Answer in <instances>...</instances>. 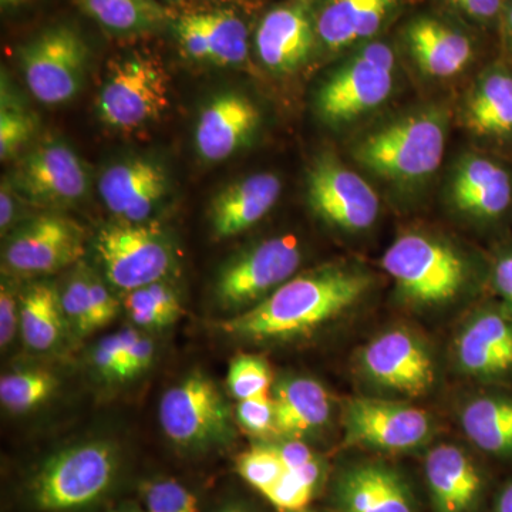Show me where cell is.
I'll return each instance as SVG.
<instances>
[{
    "instance_id": "cell-7",
    "label": "cell",
    "mask_w": 512,
    "mask_h": 512,
    "mask_svg": "<svg viewBox=\"0 0 512 512\" xmlns=\"http://www.w3.org/2000/svg\"><path fill=\"white\" fill-rule=\"evenodd\" d=\"M161 429L175 446L202 450L232 436L228 403L210 377L195 373L164 393L160 402Z\"/></svg>"
},
{
    "instance_id": "cell-53",
    "label": "cell",
    "mask_w": 512,
    "mask_h": 512,
    "mask_svg": "<svg viewBox=\"0 0 512 512\" xmlns=\"http://www.w3.org/2000/svg\"><path fill=\"white\" fill-rule=\"evenodd\" d=\"M220 512H247V511L241 510V508H238V507H228V508H224V510H221Z\"/></svg>"
},
{
    "instance_id": "cell-52",
    "label": "cell",
    "mask_w": 512,
    "mask_h": 512,
    "mask_svg": "<svg viewBox=\"0 0 512 512\" xmlns=\"http://www.w3.org/2000/svg\"><path fill=\"white\" fill-rule=\"evenodd\" d=\"M25 2H28V0H0L3 8H13V6H19Z\"/></svg>"
},
{
    "instance_id": "cell-42",
    "label": "cell",
    "mask_w": 512,
    "mask_h": 512,
    "mask_svg": "<svg viewBox=\"0 0 512 512\" xmlns=\"http://www.w3.org/2000/svg\"><path fill=\"white\" fill-rule=\"evenodd\" d=\"M124 308L136 325L141 328H165L170 326V319L165 316L148 286L126 292Z\"/></svg>"
},
{
    "instance_id": "cell-41",
    "label": "cell",
    "mask_w": 512,
    "mask_h": 512,
    "mask_svg": "<svg viewBox=\"0 0 512 512\" xmlns=\"http://www.w3.org/2000/svg\"><path fill=\"white\" fill-rule=\"evenodd\" d=\"M239 426L255 436L275 433V404L271 393L241 400L237 406Z\"/></svg>"
},
{
    "instance_id": "cell-32",
    "label": "cell",
    "mask_w": 512,
    "mask_h": 512,
    "mask_svg": "<svg viewBox=\"0 0 512 512\" xmlns=\"http://www.w3.org/2000/svg\"><path fill=\"white\" fill-rule=\"evenodd\" d=\"M57 384L56 376L43 369L9 373L0 379V402L9 412H30L56 392Z\"/></svg>"
},
{
    "instance_id": "cell-30",
    "label": "cell",
    "mask_w": 512,
    "mask_h": 512,
    "mask_svg": "<svg viewBox=\"0 0 512 512\" xmlns=\"http://www.w3.org/2000/svg\"><path fill=\"white\" fill-rule=\"evenodd\" d=\"M84 13L117 35H136L160 28L167 13L157 0H77Z\"/></svg>"
},
{
    "instance_id": "cell-36",
    "label": "cell",
    "mask_w": 512,
    "mask_h": 512,
    "mask_svg": "<svg viewBox=\"0 0 512 512\" xmlns=\"http://www.w3.org/2000/svg\"><path fill=\"white\" fill-rule=\"evenodd\" d=\"M64 316L80 336L94 332L92 323V303H90V274L79 272L67 282L60 293Z\"/></svg>"
},
{
    "instance_id": "cell-22",
    "label": "cell",
    "mask_w": 512,
    "mask_h": 512,
    "mask_svg": "<svg viewBox=\"0 0 512 512\" xmlns=\"http://www.w3.org/2000/svg\"><path fill=\"white\" fill-rule=\"evenodd\" d=\"M471 133L497 144H512V63L495 60L478 74L464 107Z\"/></svg>"
},
{
    "instance_id": "cell-26",
    "label": "cell",
    "mask_w": 512,
    "mask_h": 512,
    "mask_svg": "<svg viewBox=\"0 0 512 512\" xmlns=\"http://www.w3.org/2000/svg\"><path fill=\"white\" fill-rule=\"evenodd\" d=\"M275 434L301 440L328 423L332 406L325 387L309 377H291L276 384Z\"/></svg>"
},
{
    "instance_id": "cell-54",
    "label": "cell",
    "mask_w": 512,
    "mask_h": 512,
    "mask_svg": "<svg viewBox=\"0 0 512 512\" xmlns=\"http://www.w3.org/2000/svg\"><path fill=\"white\" fill-rule=\"evenodd\" d=\"M116 512H141V511L136 510V508H124V510H119Z\"/></svg>"
},
{
    "instance_id": "cell-39",
    "label": "cell",
    "mask_w": 512,
    "mask_h": 512,
    "mask_svg": "<svg viewBox=\"0 0 512 512\" xmlns=\"http://www.w3.org/2000/svg\"><path fill=\"white\" fill-rule=\"evenodd\" d=\"M437 2L468 25L485 30H498L507 0H437Z\"/></svg>"
},
{
    "instance_id": "cell-55",
    "label": "cell",
    "mask_w": 512,
    "mask_h": 512,
    "mask_svg": "<svg viewBox=\"0 0 512 512\" xmlns=\"http://www.w3.org/2000/svg\"><path fill=\"white\" fill-rule=\"evenodd\" d=\"M296 512H312V511L302 510V511H296Z\"/></svg>"
},
{
    "instance_id": "cell-40",
    "label": "cell",
    "mask_w": 512,
    "mask_h": 512,
    "mask_svg": "<svg viewBox=\"0 0 512 512\" xmlns=\"http://www.w3.org/2000/svg\"><path fill=\"white\" fill-rule=\"evenodd\" d=\"M315 491V488L306 484L295 471L285 470L284 476L265 494V497L279 511L296 512L306 510Z\"/></svg>"
},
{
    "instance_id": "cell-37",
    "label": "cell",
    "mask_w": 512,
    "mask_h": 512,
    "mask_svg": "<svg viewBox=\"0 0 512 512\" xmlns=\"http://www.w3.org/2000/svg\"><path fill=\"white\" fill-rule=\"evenodd\" d=\"M143 494L146 512H198L195 495L174 480L151 481Z\"/></svg>"
},
{
    "instance_id": "cell-8",
    "label": "cell",
    "mask_w": 512,
    "mask_h": 512,
    "mask_svg": "<svg viewBox=\"0 0 512 512\" xmlns=\"http://www.w3.org/2000/svg\"><path fill=\"white\" fill-rule=\"evenodd\" d=\"M89 49L72 26L43 30L19 50L26 86L37 101L59 106L72 100L83 86Z\"/></svg>"
},
{
    "instance_id": "cell-14",
    "label": "cell",
    "mask_w": 512,
    "mask_h": 512,
    "mask_svg": "<svg viewBox=\"0 0 512 512\" xmlns=\"http://www.w3.org/2000/svg\"><path fill=\"white\" fill-rule=\"evenodd\" d=\"M318 0H285L265 13L255 33L259 60L271 72H295L308 62L318 42Z\"/></svg>"
},
{
    "instance_id": "cell-56",
    "label": "cell",
    "mask_w": 512,
    "mask_h": 512,
    "mask_svg": "<svg viewBox=\"0 0 512 512\" xmlns=\"http://www.w3.org/2000/svg\"><path fill=\"white\" fill-rule=\"evenodd\" d=\"M313 512V511H312Z\"/></svg>"
},
{
    "instance_id": "cell-28",
    "label": "cell",
    "mask_w": 512,
    "mask_h": 512,
    "mask_svg": "<svg viewBox=\"0 0 512 512\" xmlns=\"http://www.w3.org/2000/svg\"><path fill=\"white\" fill-rule=\"evenodd\" d=\"M62 299L55 286L39 282L20 296V333L28 348L46 352L55 348L64 332Z\"/></svg>"
},
{
    "instance_id": "cell-15",
    "label": "cell",
    "mask_w": 512,
    "mask_h": 512,
    "mask_svg": "<svg viewBox=\"0 0 512 512\" xmlns=\"http://www.w3.org/2000/svg\"><path fill=\"white\" fill-rule=\"evenodd\" d=\"M362 367L373 382L407 396H421L434 383L429 352L406 330H389L373 339L363 349Z\"/></svg>"
},
{
    "instance_id": "cell-44",
    "label": "cell",
    "mask_w": 512,
    "mask_h": 512,
    "mask_svg": "<svg viewBox=\"0 0 512 512\" xmlns=\"http://www.w3.org/2000/svg\"><path fill=\"white\" fill-rule=\"evenodd\" d=\"M90 303H92L93 330L109 325L116 318L119 302L99 278L90 274Z\"/></svg>"
},
{
    "instance_id": "cell-34",
    "label": "cell",
    "mask_w": 512,
    "mask_h": 512,
    "mask_svg": "<svg viewBox=\"0 0 512 512\" xmlns=\"http://www.w3.org/2000/svg\"><path fill=\"white\" fill-rule=\"evenodd\" d=\"M285 470L284 463L271 444L249 448L237 460L239 476L264 495L281 480Z\"/></svg>"
},
{
    "instance_id": "cell-24",
    "label": "cell",
    "mask_w": 512,
    "mask_h": 512,
    "mask_svg": "<svg viewBox=\"0 0 512 512\" xmlns=\"http://www.w3.org/2000/svg\"><path fill=\"white\" fill-rule=\"evenodd\" d=\"M461 369L476 377H503L512 373V316L484 311L470 320L457 339Z\"/></svg>"
},
{
    "instance_id": "cell-16",
    "label": "cell",
    "mask_w": 512,
    "mask_h": 512,
    "mask_svg": "<svg viewBox=\"0 0 512 512\" xmlns=\"http://www.w3.org/2000/svg\"><path fill=\"white\" fill-rule=\"evenodd\" d=\"M402 37L421 72L436 79L457 76L476 59L474 37L440 16H414L404 26Z\"/></svg>"
},
{
    "instance_id": "cell-33",
    "label": "cell",
    "mask_w": 512,
    "mask_h": 512,
    "mask_svg": "<svg viewBox=\"0 0 512 512\" xmlns=\"http://www.w3.org/2000/svg\"><path fill=\"white\" fill-rule=\"evenodd\" d=\"M227 386L231 396L238 402L269 393L272 386L271 367L259 356L235 357L229 366Z\"/></svg>"
},
{
    "instance_id": "cell-51",
    "label": "cell",
    "mask_w": 512,
    "mask_h": 512,
    "mask_svg": "<svg viewBox=\"0 0 512 512\" xmlns=\"http://www.w3.org/2000/svg\"><path fill=\"white\" fill-rule=\"evenodd\" d=\"M495 512H512V483L508 484L498 498L497 511Z\"/></svg>"
},
{
    "instance_id": "cell-3",
    "label": "cell",
    "mask_w": 512,
    "mask_h": 512,
    "mask_svg": "<svg viewBox=\"0 0 512 512\" xmlns=\"http://www.w3.org/2000/svg\"><path fill=\"white\" fill-rule=\"evenodd\" d=\"M119 456L106 441H90L60 451L32 478L30 501L37 510L66 512L101 500L116 481Z\"/></svg>"
},
{
    "instance_id": "cell-29",
    "label": "cell",
    "mask_w": 512,
    "mask_h": 512,
    "mask_svg": "<svg viewBox=\"0 0 512 512\" xmlns=\"http://www.w3.org/2000/svg\"><path fill=\"white\" fill-rule=\"evenodd\" d=\"M461 424L471 443L495 456L512 454V400L478 397L464 407Z\"/></svg>"
},
{
    "instance_id": "cell-19",
    "label": "cell",
    "mask_w": 512,
    "mask_h": 512,
    "mask_svg": "<svg viewBox=\"0 0 512 512\" xmlns=\"http://www.w3.org/2000/svg\"><path fill=\"white\" fill-rule=\"evenodd\" d=\"M451 200L476 220H501L512 205V174L501 161L484 154H467L451 178Z\"/></svg>"
},
{
    "instance_id": "cell-13",
    "label": "cell",
    "mask_w": 512,
    "mask_h": 512,
    "mask_svg": "<svg viewBox=\"0 0 512 512\" xmlns=\"http://www.w3.org/2000/svg\"><path fill=\"white\" fill-rule=\"evenodd\" d=\"M346 443L384 451L421 446L431 434L429 414L419 407L383 400H349L343 412Z\"/></svg>"
},
{
    "instance_id": "cell-20",
    "label": "cell",
    "mask_w": 512,
    "mask_h": 512,
    "mask_svg": "<svg viewBox=\"0 0 512 512\" xmlns=\"http://www.w3.org/2000/svg\"><path fill=\"white\" fill-rule=\"evenodd\" d=\"M402 3L403 0H320L316 5L319 45L336 53L375 40Z\"/></svg>"
},
{
    "instance_id": "cell-46",
    "label": "cell",
    "mask_w": 512,
    "mask_h": 512,
    "mask_svg": "<svg viewBox=\"0 0 512 512\" xmlns=\"http://www.w3.org/2000/svg\"><path fill=\"white\" fill-rule=\"evenodd\" d=\"M154 353H156V346L153 340L138 333L127 350L126 380L133 379L147 370L153 362Z\"/></svg>"
},
{
    "instance_id": "cell-21",
    "label": "cell",
    "mask_w": 512,
    "mask_h": 512,
    "mask_svg": "<svg viewBox=\"0 0 512 512\" xmlns=\"http://www.w3.org/2000/svg\"><path fill=\"white\" fill-rule=\"evenodd\" d=\"M258 107L241 93L220 94L202 110L195 127V147L210 163L227 160L259 126Z\"/></svg>"
},
{
    "instance_id": "cell-5",
    "label": "cell",
    "mask_w": 512,
    "mask_h": 512,
    "mask_svg": "<svg viewBox=\"0 0 512 512\" xmlns=\"http://www.w3.org/2000/svg\"><path fill=\"white\" fill-rule=\"evenodd\" d=\"M383 268L406 298L437 305L456 298L467 281V265L450 245L409 232L390 245Z\"/></svg>"
},
{
    "instance_id": "cell-47",
    "label": "cell",
    "mask_w": 512,
    "mask_h": 512,
    "mask_svg": "<svg viewBox=\"0 0 512 512\" xmlns=\"http://www.w3.org/2000/svg\"><path fill=\"white\" fill-rule=\"evenodd\" d=\"M493 285L503 298L507 311L512 316V249H505L497 256L493 265Z\"/></svg>"
},
{
    "instance_id": "cell-6",
    "label": "cell",
    "mask_w": 512,
    "mask_h": 512,
    "mask_svg": "<svg viewBox=\"0 0 512 512\" xmlns=\"http://www.w3.org/2000/svg\"><path fill=\"white\" fill-rule=\"evenodd\" d=\"M96 252L107 281L124 292L164 281L174 264L170 239L147 222L121 221L101 229Z\"/></svg>"
},
{
    "instance_id": "cell-50",
    "label": "cell",
    "mask_w": 512,
    "mask_h": 512,
    "mask_svg": "<svg viewBox=\"0 0 512 512\" xmlns=\"http://www.w3.org/2000/svg\"><path fill=\"white\" fill-rule=\"evenodd\" d=\"M498 32L503 36L504 46L512 63V0L505 2Z\"/></svg>"
},
{
    "instance_id": "cell-12",
    "label": "cell",
    "mask_w": 512,
    "mask_h": 512,
    "mask_svg": "<svg viewBox=\"0 0 512 512\" xmlns=\"http://www.w3.org/2000/svg\"><path fill=\"white\" fill-rule=\"evenodd\" d=\"M86 234L76 221L46 214L13 232L3 249V262L18 275L53 274L79 261Z\"/></svg>"
},
{
    "instance_id": "cell-2",
    "label": "cell",
    "mask_w": 512,
    "mask_h": 512,
    "mask_svg": "<svg viewBox=\"0 0 512 512\" xmlns=\"http://www.w3.org/2000/svg\"><path fill=\"white\" fill-rule=\"evenodd\" d=\"M446 119L424 110L377 128L356 144L357 163L393 183H419L440 167L446 150Z\"/></svg>"
},
{
    "instance_id": "cell-31",
    "label": "cell",
    "mask_w": 512,
    "mask_h": 512,
    "mask_svg": "<svg viewBox=\"0 0 512 512\" xmlns=\"http://www.w3.org/2000/svg\"><path fill=\"white\" fill-rule=\"evenodd\" d=\"M207 37L210 62L218 66H235L248 59V26L232 10L197 13Z\"/></svg>"
},
{
    "instance_id": "cell-11",
    "label": "cell",
    "mask_w": 512,
    "mask_h": 512,
    "mask_svg": "<svg viewBox=\"0 0 512 512\" xmlns=\"http://www.w3.org/2000/svg\"><path fill=\"white\" fill-rule=\"evenodd\" d=\"M308 197L320 218L345 231H365L379 217L376 191L365 178L328 154L319 157L309 170Z\"/></svg>"
},
{
    "instance_id": "cell-43",
    "label": "cell",
    "mask_w": 512,
    "mask_h": 512,
    "mask_svg": "<svg viewBox=\"0 0 512 512\" xmlns=\"http://www.w3.org/2000/svg\"><path fill=\"white\" fill-rule=\"evenodd\" d=\"M177 35L180 45L183 47L185 55L198 62H210V52H208L207 37L197 13L185 15L178 20Z\"/></svg>"
},
{
    "instance_id": "cell-38",
    "label": "cell",
    "mask_w": 512,
    "mask_h": 512,
    "mask_svg": "<svg viewBox=\"0 0 512 512\" xmlns=\"http://www.w3.org/2000/svg\"><path fill=\"white\" fill-rule=\"evenodd\" d=\"M36 130V120L29 113L5 101L0 110V158L9 160L25 146Z\"/></svg>"
},
{
    "instance_id": "cell-25",
    "label": "cell",
    "mask_w": 512,
    "mask_h": 512,
    "mask_svg": "<svg viewBox=\"0 0 512 512\" xmlns=\"http://www.w3.org/2000/svg\"><path fill=\"white\" fill-rule=\"evenodd\" d=\"M437 512H467L481 491V476L470 457L450 444L433 448L424 464Z\"/></svg>"
},
{
    "instance_id": "cell-45",
    "label": "cell",
    "mask_w": 512,
    "mask_h": 512,
    "mask_svg": "<svg viewBox=\"0 0 512 512\" xmlns=\"http://www.w3.org/2000/svg\"><path fill=\"white\" fill-rule=\"evenodd\" d=\"M20 328V299L8 284L0 289V345L8 348Z\"/></svg>"
},
{
    "instance_id": "cell-4",
    "label": "cell",
    "mask_w": 512,
    "mask_h": 512,
    "mask_svg": "<svg viewBox=\"0 0 512 512\" xmlns=\"http://www.w3.org/2000/svg\"><path fill=\"white\" fill-rule=\"evenodd\" d=\"M396 67V53L384 40L357 47L320 87L316 99L320 117L339 126L382 106L393 92Z\"/></svg>"
},
{
    "instance_id": "cell-1",
    "label": "cell",
    "mask_w": 512,
    "mask_h": 512,
    "mask_svg": "<svg viewBox=\"0 0 512 512\" xmlns=\"http://www.w3.org/2000/svg\"><path fill=\"white\" fill-rule=\"evenodd\" d=\"M372 285L366 272L346 266H322L292 276L264 301L227 320L229 335L254 340L303 335L348 311Z\"/></svg>"
},
{
    "instance_id": "cell-27",
    "label": "cell",
    "mask_w": 512,
    "mask_h": 512,
    "mask_svg": "<svg viewBox=\"0 0 512 512\" xmlns=\"http://www.w3.org/2000/svg\"><path fill=\"white\" fill-rule=\"evenodd\" d=\"M338 500L343 512H413L402 478L382 464L348 471L340 480Z\"/></svg>"
},
{
    "instance_id": "cell-18",
    "label": "cell",
    "mask_w": 512,
    "mask_h": 512,
    "mask_svg": "<svg viewBox=\"0 0 512 512\" xmlns=\"http://www.w3.org/2000/svg\"><path fill=\"white\" fill-rule=\"evenodd\" d=\"M167 190L164 168L146 158L111 165L99 183L101 200L123 222H146Z\"/></svg>"
},
{
    "instance_id": "cell-17",
    "label": "cell",
    "mask_w": 512,
    "mask_h": 512,
    "mask_svg": "<svg viewBox=\"0 0 512 512\" xmlns=\"http://www.w3.org/2000/svg\"><path fill=\"white\" fill-rule=\"evenodd\" d=\"M16 190L36 202H73L86 195L89 177L72 148L50 143L23 158L13 174Z\"/></svg>"
},
{
    "instance_id": "cell-49",
    "label": "cell",
    "mask_w": 512,
    "mask_h": 512,
    "mask_svg": "<svg viewBox=\"0 0 512 512\" xmlns=\"http://www.w3.org/2000/svg\"><path fill=\"white\" fill-rule=\"evenodd\" d=\"M15 200L12 197V187L8 180H3L2 190H0V228L2 235L8 231L13 220H15Z\"/></svg>"
},
{
    "instance_id": "cell-35",
    "label": "cell",
    "mask_w": 512,
    "mask_h": 512,
    "mask_svg": "<svg viewBox=\"0 0 512 512\" xmlns=\"http://www.w3.org/2000/svg\"><path fill=\"white\" fill-rule=\"evenodd\" d=\"M137 335L136 330L124 329L100 340L93 350L92 360L101 377L109 382L126 380L127 350Z\"/></svg>"
},
{
    "instance_id": "cell-9",
    "label": "cell",
    "mask_w": 512,
    "mask_h": 512,
    "mask_svg": "<svg viewBox=\"0 0 512 512\" xmlns=\"http://www.w3.org/2000/svg\"><path fill=\"white\" fill-rule=\"evenodd\" d=\"M301 262V247L293 235L259 242L222 268L215 284L218 305L224 311H245L289 281Z\"/></svg>"
},
{
    "instance_id": "cell-48",
    "label": "cell",
    "mask_w": 512,
    "mask_h": 512,
    "mask_svg": "<svg viewBox=\"0 0 512 512\" xmlns=\"http://www.w3.org/2000/svg\"><path fill=\"white\" fill-rule=\"evenodd\" d=\"M271 446L278 453L286 470H298L316 458L311 448L301 440L282 439L281 443L271 444Z\"/></svg>"
},
{
    "instance_id": "cell-23",
    "label": "cell",
    "mask_w": 512,
    "mask_h": 512,
    "mask_svg": "<svg viewBox=\"0 0 512 512\" xmlns=\"http://www.w3.org/2000/svg\"><path fill=\"white\" fill-rule=\"evenodd\" d=\"M278 175L259 173L229 184L211 202L210 221L217 238L227 239L254 227L281 197Z\"/></svg>"
},
{
    "instance_id": "cell-10",
    "label": "cell",
    "mask_w": 512,
    "mask_h": 512,
    "mask_svg": "<svg viewBox=\"0 0 512 512\" xmlns=\"http://www.w3.org/2000/svg\"><path fill=\"white\" fill-rule=\"evenodd\" d=\"M170 104V80L153 57L130 56L111 66L97 113L106 126L133 130L157 120Z\"/></svg>"
}]
</instances>
